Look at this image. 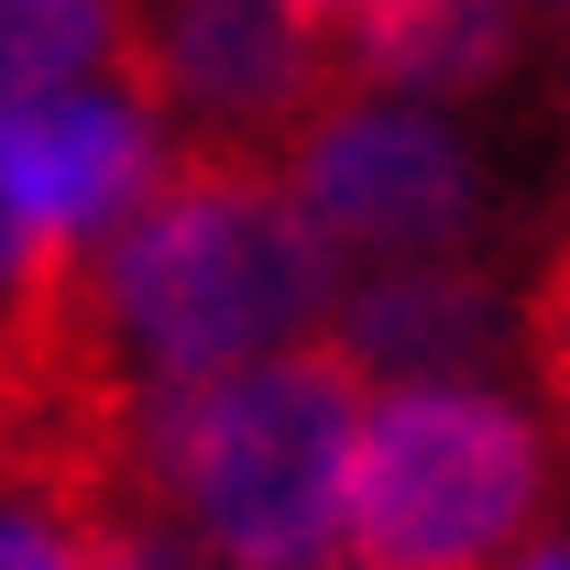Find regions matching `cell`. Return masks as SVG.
I'll list each match as a JSON object with an SVG mask.
<instances>
[{
    "label": "cell",
    "instance_id": "2",
    "mask_svg": "<svg viewBox=\"0 0 570 570\" xmlns=\"http://www.w3.org/2000/svg\"><path fill=\"white\" fill-rule=\"evenodd\" d=\"M373 362L330 330L154 395V483L209 538L219 570H341L352 450L373 417Z\"/></svg>",
    "mask_w": 570,
    "mask_h": 570
},
{
    "label": "cell",
    "instance_id": "8",
    "mask_svg": "<svg viewBox=\"0 0 570 570\" xmlns=\"http://www.w3.org/2000/svg\"><path fill=\"white\" fill-rule=\"evenodd\" d=\"M549 33V0H373L341 22L352 88L384 99H483Z\"/></svg>",
    "mask_w": 570,
    "mask_h": 570
},
{
    "label": "cell",
    "instance_id": "13",
    "mask_svg": "<svg viewBox=\"0 0 570 570\" xmlns=\"http://www.w3.org/2000/svg\"><path fill=\"white\" fill-rule=\"evenodd\" d=\"M296 11H307V22H330V33H341V22H352V11H373V0H296Z\"/></svg>",
    "mask_w": 570,
    "mask_h": 570
},
{
    "label": "cell",
    "instance_id": "7",
    "mask_svg": "<svg viewBox=\"0 0 570 570\" xmlns=\"http://www.w3.org/2000/svg\"><path fill=\"white\" fill-rule=\"evenodd\" d=\"M341 341L373 362V384H472L504 341V285L483 253H439V264H384L341 296Z\"/></svg>",
    "mask_w": 570,
    "mask_h": 570
},
{
    "label": "cell",
    "instance_id": "12",
    "mask_svg": "<svg viewBox=\"0 0 570 570\" xmlns=\"http://www.w3.org/2000/svg\"><path fill=\"white\" fill-rule=\"evenodd\" d=\"M0 570H88V549H77V527L56 504H11L0 494Z\"/></svg>",
    "mask_w": 570,
    "mask_h": 570
},
{
    "label": "cell",
    "instance_id": "11",
    "mask_svg": "<svg viewBox=\"0 0 570 570\" xmlns=\"http://www.w3.org/2000/svg\"><path fill=\"white\" fill-rule=\"evenodd\" d=\"M67 253H88V242H56V230L33 219L22 176H11V121H0V318L45 285V264H67Z\"/></svg>",
    "mask_w": 570,
    "mask_h": 570
},
{
    "label": "cell",
    "instance_id": "4",
    "mask_svg": "<svg viewBox=\"0 0 570 570\" xmlns=\"http://www.w3.org/2000/svg\"><path fill=\"white\" fill-rule=\"evenodd\" d=\"M296 209L330 230V253L362 264H439V253H472L483 242V165L439 132L428 110L395 99H330L307 132L275 142Z\"/></svg>",
    "mask_w": 570,
    "mask_h": 570
},
{
    "label": "cell",
    "instance_id": "9",
    "mask_svg": "<svg viewBox=\"0 0 570 570\" xmlns=\"http://www.w3.org/2000/svg\"><path fill=\"white\" fill-rule=\"evenodd\" d=\"M56 88H142V99H165L142 0H0V121L56 99Z\"/></svg>",
    "mask_w": 570,
    "mask_h": 570
},
{
    "label": "cell",
    "instance_id": "3",
    "mask_svg": "<svg viewBox=\"0 0 570 570\" xmlns=\"http://www.w3.org/2000/svg\"><path fill=\"white\" fill-rule=\"evenodd\" d=\"M549 417L494 384H384L352 450V570H504L549 527Z\"/></svg>",
    "mask_w": 570,
    "mask_h": 570
},
{
    "label": "cell",
    "instance_id": "5",
    "mask_svg": "<svg viewBox=\"0 0 570 570\" xmlns=\"http://www.w3.org/2000/svg\"><path fill=\"white\" fill-rule=\"evenodd\" d=\"M154 77H165L176 132H242V142H285L330 99H352L341 33L307 22L296 0H176L154 22Z\"/></svg>",
    "mask_w": 570,
    "mask_h": 570
},
{
    "label": "cell",
    "instance_id": "6",
    "mask_svg": "<svg viewBox=\"0 0 570 570\" xmlns=\"http://www.w3.org/2000/svg\"><path fill=\"white\" fill-rule=\"evenodd\" d=\"M176 142V110L142 99V88H56L33 110H11V176L33 219L56 242H110L121 209L142 198V176L165 165Z\"/></svg>",
    "mask_w": 570,
    "mask_h": 570
},
{
    "label": "cell",
    "instance_id": "1",
    "mask_svg": "<svg viewBox=\"0 0 570 570\" xmlns=\"http://www.w3.org/2000/svg\"><path fill=\"white\" fill-rule=\"evenodd\" d=\"M99 296L142 384L176 395L230 362L296 352L307 330H341V253L296 209L275 142L176 132L121 230L99 242Z\"/></svg>",
    "mask_w": 570,
    "mask_h": 570
},
{
    "label": "cell",
    "instance_id": "10",
    "mask_svg": "<svg viewBox=\"0 0 570 570\" xmlns=\"http://www.w3.org/2000/svg\"><path fill=\"white\" fill-rule=\"evenodd\" d=\"M515 362H527V384H538V417L570 428V209H560V230H549L527 296H515Z\"/></svg>",
    "mask_w": 570,
    "mask_h": 570
}]
</instances>
